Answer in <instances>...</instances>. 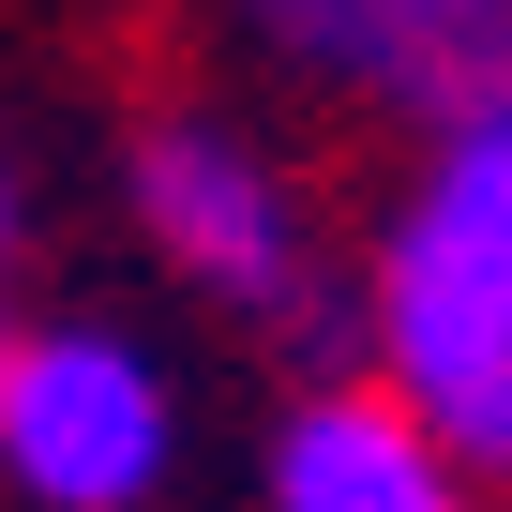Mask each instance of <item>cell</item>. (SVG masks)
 Listing matches in <instances>:
<instances>
[{
    "mask_svg": "<svg viewBox=\"0 0 512 512\" xmlns=\"http://www.w3.org/2000/svg\"><path fill=\"white\" fill-rule=\"evenodd\" d=\"M272 512H482V467L377 377H332L272 422Z\"/></svg>",
    "mask_w": 512,
    "mask_h": 512,
    "instance_id": "277c9868",
    "label": "cell"
},
{
    "mask_svg": "<svg viewBox=\"0 0 512 512\" xmlns=\"http://www.w3.org/2000/svg\"><path fill=\"white\" fill-rule=\"evenodd\" d=\"M362 347L377 392L437 422L467 467L512 452V106L422 136V181L392 196L362 272Z\"/></svg>",
    "mask_w": 512,
    "mask_h": 512,
    "instance_id": "6da1fadb",
    "label": "cell"
},
{
    "mask_svg": "<svg viewBox=\"0 0 512 512\" xmlns=\"http://www.w3.org/2000/svg\"><path fill=\"white\" fill-rule=\"evenodd\" d=\"M181 467V377L121 317L0 332V482L31 512H151Z\"/></svg>",
    "mask_w": 512,
    "mask_h": 512,
    "instance_id": "7a4b0ae2",
    "label": "cell"
},
{
    "mask_svg": "<svg viewBox=\"0 0 512 512\" xmlns=\"http://www.w3.org/2000/svg\"><path fill=\"white\" fill-rule=\"evenodd\" d=\"M0 287H16V166H0Z\"/></svg>",
    "mask_w": 512,
    "mask_h": 512,
    "instance_id": "52a82bcc",
    "label": "cell"
},
{
    "mask_svg": "<svg viewBox=\"0 0 512 512\" xmlns=\"http://www.w3.org/2000/svg\"><path fill=\"white\" fill-rule=\"evenodd\" d=\"M497 467H512V452H497Z\"/></svg>",
    "mask_w": 512,
    "mask_h": 512,
    "instance_id": "ba28073f",
    "label": "cell"
},
{
    "mask_svg": "<svg viewBox=\"0 0 512 512\" xmlns=\"http://www.w3.org/2000/svg\"><path fill=\"white\" fill-rule=\"evenodd\" d=\"M362 91L407 106L422 136L512 106V0H377V61H362Z\"/></svg>",
    "mask_w": 512,
    "mask_h": 512,
    "instance_id": "5b68a950",
    "label": "cell"
},
{
    "mask_svg": "<svg viewBox=\"0 0 512 512\" xmlns=\"http://www.w3.org/2000/svg\"><path fill=\"white\" fill-rule=\"evenodd\" d=\"M226 16L317 91H362V61H377V0H226Z\"/></svg>",
    "mask_w": 512,
    "mask_h": 512,
    "instance_id": "8992f818",
    "label": "cell"
},
{
    "mask_svg": "<svg viewBox=\"0 0 512 512\" xmlns=\"http://www.w3.org/2000/svg\"><path fill=\"white\" fill-rule=\"evenodd\" d=\"M136 241L226 317H317V196L287 181L272 136H241L226 106H166L121 151Z\"/></svg>",
    "mask_w": 512,
    "mask_h": 512,
    "instance_id": "3957f363",
    "label": "cell"
}]
</instances>
